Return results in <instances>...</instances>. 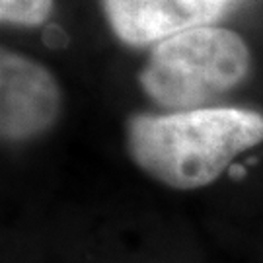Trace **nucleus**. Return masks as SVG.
I'll return each instance as SVG.
<instances>
[{
	"label": "nucleus",
	"instance_id": "4",
	"mask_svg": "<svg viewBox=\"0 0 263 263\" xmlns=\"http://www.w3.org/2000/svg\"><path fill=\"white\" fill-rule=\"evenodd\" d=\"M242 0H100L113 35L125 45H154L199 26H215Z\"/></svg>",
	"mask_w": 263,
	"mask_h": 263
},
{
	"label": "nucleus",
	"instance_id": "3",
	"mask_svg": "<svg viewBox=\"0 0 263 263\" xmlns=\"http://www.w3.org/2000/svg\"><path fill=\"white\" fill-rule=\"evenodd\" d=\"M63 94L45 65L12 49L0 53V135L6 144L37 139L55 127Z\"/></svg>",
	"mask_w": 263,
	"mask_h": 263
},
{
	"label": "nucleus",
	"instance_id": "2",
	"mask_svg": "<svg viewBox=\"0 0 263 263\" xmlns=\"http://www.w3.org/2000/svg\"><path fill=\"white\" fill-rule=\"evenodd\" d=\"M250 70L252 53L242 35L220 26H199L154 43L137 80L152 104L191 111L232 92Z\"/></svg>",
	"mask_w": 263,
	"mask_h": 263
},
{
	"label": "nucleus",
	"instance_id": "1",
	"mask_svg": "<svg viewBox=\"0 0 263 263\" xmlns=\"http://www.w3.org/2000/svg\"><path fill=\"white\" fill-rule=\"evenodd\" d=\"M263 142V115L242 107L131 113L125 146L131 162L170 189L207 187L236 156Z\"/></svg>",
	"mask_w": 263,
	"mask_h": 263
},
{
	"label": "nucleus",
	"instance_id": "5",
	"mask_svg": "<svg viewBox=\"0 0 263 263\" xmlns=\"http://www.w3.org/2000/svg\"><path fill=\"white\" fill-rule=\"evenodd\" d=\"M55 8V0H0V20L4 26L39 28Z\"/></svg>",
	"mask_w": 263,
	"mask_h": 263
}]
</instances>
